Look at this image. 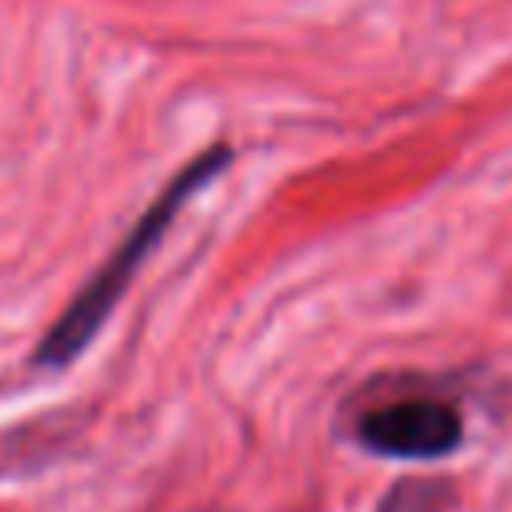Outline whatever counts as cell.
<instances>
[{"label":"cell","instance_id":"6da1fadb","mask_svg":"<svg viewBox=\"0 0 512 512\" xmlns=\"http://www.w3.org/2000/svg\"><path fill=\"white\" fill-rule=\"evenodd\" d=\"M228 160H232L228 148H208V152H200L184 172H176V176L168 180V188L148 204V212L136 220V228H132V232L120 240V248L104 260V268L92 272V280L72 296V304L60 312V320L40 336V344H36V352H32V364H36V368H52V372H56V368H68V364L100 336L104 320L112 316V308H116L120 296L128 292V284H132L140 260L156 248V240L168 232V224H172L176 212L188 204V196H192L200 184H208L212 176H220Z\"/></svg>","mask_w":512,"mask_h":512},{"label":"cell","instance_id":"7a4b0ae2","mask_svg":"<svg viewBox=\"0 0 512 512\" xmlns=\"http://www.w3.org/2000/svg\"><path fill=\"white\" fill-rule=\"evenodd\" d=\"M356 444L384 460H444L464 444V412L444 396H396L356 416Z\"/></svg>","mask_w":512,"mask_h":512},{"label":"cell","instance_id":"3957f363","mask_svg":"<svg viewBox=\"0 0 512 512\" xmlns=\"http://www.w3.org/2000/svg\"><path fill=\"white\" fill-rule=\"evenodd\" d=\"M460 488L452 476H400L392 480L372 512H456Z\"/></svg>","mask_w":512,"mask_h":512}]
</instances>
